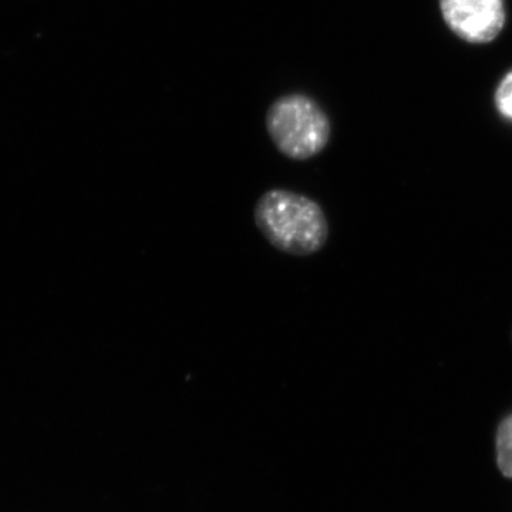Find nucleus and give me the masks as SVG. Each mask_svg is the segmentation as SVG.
<instances>
[{"instance_id": "39448f33", "label": "nucleus", "mask_w": 512, "mask_h": 512, "mask_svg": "<svg viewBox=\"0 0 512 512\" xmlns=\"http://www.w3.org/2000/svg\"><path fill=\"white\" fill-rule=\"evenodd\" d=\"M495 103L503 116L512 120V72L508 73L498 87Z\"/></svg>"}, {"instance_id": "f257e3e1", "label": "nucleus", "mask_w": 512, "mask_h": 512, "mask_svg": "<svg viewBox=\"0 0 512 512\" xmlns=\"http://www.w3.org/2000/svg\"><path fill=\"white\" fill-rule=\"evenodd\" d=\"M254 221L272 247L292 256L318 254L329 239L328 218L318 202L284 188L258 198Z\"/></svg>"}, {"instance_id": "20e7f679", "label": "nucleus", "mask_w": 512, "mask_h": 512, "mask_svg": "<svg viewBox=\"0 0 512 512\" xmlns=\"http://www.w3.org/2000/svg\"><path fill=\"white\" fill-rule=\"evenodd\" d=\"M497 461L501 473L512 477V416L508 417L498 430Z\"/></svg>"}, {"instance_id": "f03ea898", "label": "nucleus", "mask_w": 512, "mask_h": 512, "mask_svg": "<svg viewBox=\"0 0 512 512\" xmlns=\"http://www.w3.org/2000/svg\"><path fill=\"white\" fill-rule=\"evenodd\" d=\"M266 130L279 153L295 161L319 156L332 134L325 111L302 94L276 100L266 114Z\"/></svg>"}, {"instance_id": "7ed1b4c3", "label": "nucleus", "mask_w": 512, "mask_h": 512, "mask_svg": "<svg viewBox=\"0 0 512 512\" xmlns=\"http://www.w3.org/2000/svg\"><path fill=\"white\" fill-rule=\"evenodd\" d=\"M450 29L470 43H488L504 28L503 0H440Z\"/></svg>"}]
</instances>
